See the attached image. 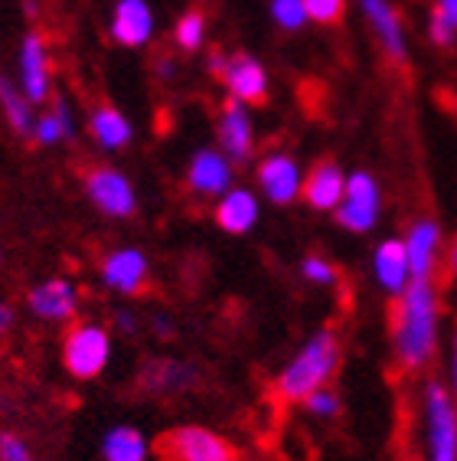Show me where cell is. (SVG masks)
Returning <instances> with one entry per match:
<instances>
[{
    "mask_svg": "<svg viewBox=\"0 0 457 461\" xmlns=\"http://www.w3.org/2000/svg\"><path fill=\"white\" fill-rule=\"evenodd\" d=\"M402 246L408 256L412 278H435V272L444 262V230L435 216H418L405 226Z\"/></svg>",
    "mask_w": 457,
    "mask_h": 461,
    "instance_id": "cell-18",
    "label": "cell"
},
{
    "mask_svg": "<svg viewBox=\"0 0 457 461\" xmlns=\"http://www.w3.org/2000/svg\"><path fill=\"white\" fill-rule=\"evenodd\" d=\"M210 36V20L202 10H186L174 23V46L180 53H200Z\"/></svg>",
    "mask_w": 457,
    "mask_h": 461,
    "instance_id": "cell-27",
    "label": "cell"
},
{
    "mask_svg": "<svg viewBox=\"0 0 457 461\" xmlns=\"http://www.w3.org/2000/svg\"><path fill=\"white\" fill-rule=\"evenodd\" d=\"M144 328L150 330L154 340H174L176 338V318L170 311H150L144 318Z\"/></svg>",
    "mask_w": 457,
    "mask_h": 461,
    "instance_id": "cell-34",
    "label": "cell"
},
{
    "mask_svg": "<svg viewBox=\"0 0 457 461\" xmlns=\"http://www.w3.org/2000/svg\"><path fill=\"white\" fill-rule=\"evenodd\" d=\"M370 272H372V282H376L379 292L386 294V298H392V302L408 288V282H412V268H408V256H405L402 236H389V240L376 242L372 258H370Z\"/></svg>",
    "mask_w": 457,
    "mask_h": 461,
    "instance_id": "cell-20",
    "label": "cell"
},
{
    "mask_svg": "<svg viewBox=\"0 0 457 461\" xmlns=\"http://www.w3.org/2000/svg\"><path fill=\"white\" fill-rule=\"evenodd\" d=\"M108 36L121 50H144L157 36V14L150 0H114L108 14Z\"/></svg>",
    "mask_w": 457,
    "mask_h": 461,
    "instance_id": "cell-17",
    "label": "cell"
},
{
    "mask_svg": "<svg viewBox=\"0 0 457 461\" xmlns=\"http://www.w3.org/2000/svg\"><path fill=\"white\" fill-rule=\"evenodd\" d=\"M444 308L435 278H412L392 302L389 314V350L402 373H425L441 354Z\"/></svg>",
    "mask_w": 457,
    "mask_h": 461,
    "instance_id": "cell-1",
    "label": "cell"
},
{
    "mask_svg": "<svg viewBox=\"0 0 457 461\" xmlns=\"http://www.w3.org/2000/svg\"><path fill=\"white\" fill-rule=\"evenodd\" d=\"M114 357V334L102 321H72L62 330L59 364L76 383H92L105 376Z\"/></svg>",
    "mask_w": 457,
    "mask_h": 461,
    "instance_id": "cell-4",
    "label": "cell"
},
{
    "mask_svg": "<svg viewBox=\"0 0 457 461\" xmlns=\"http://www.w3.org/2000/svg\"><path fill=\"white\" fill-rule=\"evenodd\" d=\"M336 226L353 236H366L379 226L382 220V186L372 177L370 170H350L346 174V186L336 210L330 213Z\"/></svg>",
    "mask_w": 457,
    "mask_h": 461,
    "instance_id": "cell-6",
    "label": "cell"
},
{
    "mask_svg": "<svg viewBox=\"0 0 457 461\" xmlns=\"http://www.w3.org/2000/svg\"><path fill=\"white\" fill-rule=\"evenodd\" d=\"M85 131L98 151L105 154H118L134 144V122L112 102L92 105V112L85 118Z\"/></svg>",
    "mask_w": 457,
    "mask_h": 461,
    "instance_id": "cell-21",
    "label": "cell"
},
{
    "mask_svg": "<svg viewBox=\"0 0 457 461\" xmlns=\"http://www.w3.org/2000/svg\"><path fill=\"white\" fill-rule=\"evenodd\" d=\"M160 455L167 461H242L236 442L210 426L184 422L164 432L160 438Z\"/></svg>",
    "mask_w": 457,
    "mask_h": 461,
    "instance_id": "cell-7",
    "label": "cell"
},
{
    "mask_svg": "<svg viewBox=\"0 0 457 461\" xmlns=\"http://www.w3.org/2000/svg\"><path fill=\"white\" fill-rule=\"evenodd\" d=\"M343 366V338L336 328H317L272 376V396L282 406H300L314 390L336 380Z\"/></svg>",
    "mask_w": 457,
    "mask_h": 461,
    "instance_id": "cell-2",
    "label": "cell"
},
{
    "mask_svg": "<svg viewBox=\"0 0 457 461\" xmlns=\"http://www.w3.org/2000/svg\"><path fill=\"white\" fill-rule=\"evenodd\" d=\"M425 33L435 50H451L457 43V0H431Z\"/></svg>",
    "mask_w": 457,
    "mask_h": 461,
    "instance_id": "cell-26",
    "label": "cell"
},
{
    "mask_svg": "<svg viewBox=\"0 0 457 461\" xmlns=\"http://www.w3.org/2000/svg\"><path fill=\"white\" fill-rule=\"evenodd\" d=\"M418 461H457V400L444 380H425L415 393Z\"/></svg>",
    "mask_w": 457,
    "mask_h": 461,
    "instance_id": "cell-3",
    "label": "cell"
},
{
    "mask_svg": "<svg viewBox=\"0 0 457 461\" xmlns=\"http://www.w3.org/2000/svg\"><path fill=\"white\" fill-rule=\"evenodd\" d=\"M23 308L33 321L40 324H56L66 328L79 318L82 311V288L66 276H49L40 278L36 285H30L23 294Z\"/></svg>",
    "mask_w": 457,
    "mask_h": 461,
    "instance_id": "cell-9",
    "label": "cell"
},
{
    "mask_svg": "<svg viewBox=\"0 0 457 461\" xmlns=\"http://www.w3.org/2000/svg\"><path fill=\"white\" fill-rule=\"evenodd\" d=\"M98 455H102V461H148L150 438L131 422H118V426L102 432Z\"/></svg>",
    "mask_w": 457,
    "mask_h": 461,
    "instance_id": "cell-24",
    "label": "cell"
},
{
    "mask_svg": "<svg viewBox=\"0 0 457 461\" xmlns=\"http://www.w3.org/2000/svg\"><path fill=\"white\" fill-rule=\"evenodd\" d=\"M36 461H40V458H36Z\"/></svg>",
    "mask_w": 457,
    "mask_h": 461,
    "instance_id": "cell-41",
    "label": "cell"
},
{
    "mask_svg": "<svg viewBox=\"0 0 457 461\" xmlns=\"http://www.w3.org/2000/svg\"><path fill=\"white\" fill-rule=\"evenodd\" d=\"M226 56H228V53H220V50H210V56H206V69H210L212 79H220L222 66H226Z\"/></svg>",
    "mask_w": 457,
    "mask_h": 461,
    "instance_id": "cell-38",
    "label": "cell"
},
{
    "mask_svg": "<svg viewBox=\"0 0 457 461\" xmlns=\"http://www.w3.org/2000/svg\"><path fill=\"white\" fill-rule=\"evenodd\" d=\"M220 82L226 89V98H236V102H246L252 105H264L268 95H272V72L258 56L252 53H228L226 66L220 72Z\"/></svg>",
    "mask_w": 457,
    "mask_h": 461,
    "instance_id": "cell-16",
    "label": "cell"
},
{
    "mask_svg": "<svg viewBox=\"0 0 457 461\" xmlns=\"http://www.w3.org/2000/svg\"><path fill=\"white\" fill-rule=\"evenodd\" d=\"M236 184V164L212 144V148H196L186 160L184 186L193 200H210L216 203L228 186Z\"/></svg>",
    "mask_w": 457,
    "mask_h": 461,
    "instance_id": "cell-14",
    "label": "cell"
},
{
    "mask_svg": "<svg viewBox=\"0 0 457 461\" xmlns=\"http://www.w3.org/2000/svg\"><path fill=\"white\" fill-rule=\"evenodd\" d=\"M0 461H36V455L20 432L0 429Z\"/></svg>",
    "mask_w": 457,
    "mask_h": 461,
    "instance_id": "cell-32",
    "label": "cell"
},
{
    "mask_svg": "<svg viewBox=\"0 0 457 461\" xmlns=\"http://www.w3.org/2000/svg\"><path fill=\"white\" fill-rule=\"evenodd\" d=\"M448 390H451V396L457 400V328H454V334H451V347H448Z\"/></svg>",
    "mask_w": 457,
    "mask_h": 461,
    "instance_id": "cell-36",
    "label": "cell"
},
{
    "mask_svg": "<svg viewBox=\"0 0 457 461\" xmlns=\"http://www.w3.org/2000/svg\"><path fill=\"white\" fill-rule=\"evenodd\" d=\"M20 92L33 102L36 108H43L49 98L56 95V69H53V53L49 43L40 30H27L20 36L17 46V79Z\"/></svg>",
    "mask_w": 457,
    "mask_h": 461,
    "instance_id": "cell-8",
    "label": "cell"
},
{
    "mask_svg": "<svg viewBox=\"0 0 457 461\" xmlns=\"http://www.w3.org/2000/svg\"><path fill=\"white\" fill-rule=\"evenodd\" d=\"M76 134H79V118L62 95H53L43 108H36L33 138H30L36 148H62L76 141Z\"/></svg>",
    "mask_w": 457,
    "mask_h": 461,
    "instance_id": "cell-23",
    "label": "cell"
},
{
    "mask_svg": "<svg viewBox=\"0 0 457 461\" xmlns=\"http://www.w3.org/2000/svg\"><path fill=\"white\" fill-rule=\"evenodd\" d=\"M356 4H360V14L376 40L379 53L392 66H405L412 50H408V30H405L402 10L396 7V0H356Z\"/></svg>",
    "mask_w": 457,
    "mask_h": 461,
    "instance_id": "cell-15",
    "label": "cell"
},
{
    "mask_svg": "<svg viewBox=\"0 0 457 461\" xmlns=\"http://www.w3.org/2000/svg\"><path fill=\"white\" fill-rule=\"evenodd\" d=\"M300 278L308 285H314V288H336L340 285V268L327 256L310 252V256L300 258Z\"/></svg>",
    "mask_w": 457,
    "mask_h": 461,
    "instance_id": "cell-30",
    "label": "cell"
},
{
    "mask_svg": "<svg viewBox=\"0 0 457 461\" xmlns=\"http://www.w3.org/2000/svg\"><path fill=\"white\" fill-rule=\"evenodd\" d=\"M268 17L282 33H298L310 23L300 0H268Z\"/></svg>",
    "mask_w": 457,
    "mask_h": 461,
    "instance_id": "cell-28",
    "label": "cell"
},
{
    "mask_svg": "<svg viewBox=\"0 0 457 461\" xmlns=\"http://www.w3.org/2000/svg\"><path fill=\"white\" fill-rule=\"evenodd\" d=\"M0 118L17 138H33V124H36V105L30 102L20 86L10 76H0Z\"/></svg>",
    "mask_w": 457,
    "mask_h": 461,
    "instance_id": "cell-25",
    "label": "cell"
},
{
    "mask_svg": "<svg viewBox=\"0 0 457 461\" xmlns=\"http://www.w3.org/2000/svg\"><path fill=\"white\" fill-rule=\"evenodd\" d=\"M176 56H170V53H160L157 59H154V76H157L160 82H170L176 76Z\"/></svg>",
    "mask_w": 457,
    "mask_h": 461,
    "instance_id": "cell-35",
    "label": "cell"
},
{
    "mask_svg": "<svg viewBox=\"0 0 457 461\" xmlns=\"http://www.w3.org/2000/svg\"><path fill=\"white\" fill-rule=\"evenodd\" d=\"M202 373L193 360L184 357H150L138 370V390L154 400H176L200 386Z\"/></svg>",
    "mask_w": 457,
    "mask_h": 461,
    "instance_id": "cell-12",
    "label": "cell"
},
{
    "mask_svg": "<svg viewBox=\"0 0 457 461\" xmlns=\"http://www.w3.org/2000/svg\"><path fill=\"white\" fill-rule=\"evenodd\" d=\"M82 194L92 203V210L105 220H131L141 206L134 180L114 164H92L82 174Z\"/></svg>",
    "mask_w": 457,
    "mask_h": 461,
    "instance_id": "cell-5",
    "label": "cell"
},
{
    "mask_svg": "<svg viewBox=\"0 0 457 461\" xmlns=\"http://www.w3.org/2000/svg\"><path fill=\"white\" fill-rule=\"evenodd\" d=\"M0 256H4V252H0Z\"/></svg>",
    "mask_w": 457,
    "mask_h": 461,
    "instance_id": "cell-40",
    "label": "cell"
},
{
    "mask_svg": "<svg viewBox=\"0 0 457 461\" xmlns=\"http://www.w3.org/2000/svg\"><path fill=\"white\" fill-rule=\"evenodd\" d=\"M255 144L258 134L252 108L236 98H222L220 112H216V148L238 167L255 158Z\"/></svg>",
    "mask_w": 457,
    "mask_h": 461,
    "instance_id": "cell-13",
    "label": "cell"
},
{
    "mask_svg": "<svg viewBox=\"0 0 457 461\" xmlns=\"http://www.w3.org/2000/svg\"><path fill=\"white\" fill-rule=\"evenodd\" d=\"M17 324V308L7 302V298H0V338H7L10 330Z\"/></svg>",
    "mask_w": 457,
    "mask_h": 461,
    "instance_id": "cell-37",
    "label": "cell"
},
{
    "mask_svg": "<svg viewBox=\"0 0 457 461\" xmlns=\"http://www.w3.org/2000/svg\"><path fill=\"white\" fill-rule=\"evenodd\" d=\"M144 330V318L138 314L134 308H114L112 311V334H118V338H138Z\"/></svg>",
    "mask_w": 457,
    "mask_h": 461,
    "instance_id": "cell-33",
    "label": "cell"
},
{
    "mask_svg": "<svg viewBox=\"0 0 457 461\" xmlns=\"http://www.w3.org/2000/svg\"><path fill=\"white\" fill-rule=\"evenodd\" d=\"M98 285L118 298H138L150 285V256L141 246H114L98 262Z\"/></svg>",
    "mask_w": 457,
    "mask_h": 461,
    "instance_id": "cell-11",
    "label": "cell"
},
{
    "mask_svg": "<svg viewBox=\"0 0 457 461\" xmlns=\"http://www.w3.org/2000/svg\"><path fill=\"white\" fill-rule=\"evenodd\" d=\"M308 10V20L317 27H336L346 17V0H300Z\"/></svg>",
    "mask_w": 457,
    "mask_h": 461,
    "instance_id": "cell-31",
    "label": "cell"
},
{
    "mask_svg": "<svg viewBox=\"0 0 457 461\" xmlns=\"http://www.w3.org/2000/svg\"><path fill=\"white\" fill-rule=\"evenodd\" d=\"M300 406H304V412H308L314 422H336L343 412V396L334 390V386H324V390L310 393Z\"/></svg>",
    "mask_w": 457,
    "mask_h": 461,
    "instance_id": "cell-29",
    "label": "cell"
},
{
    "mask_svg": "<svg viewBox=\"0 0 457 461\" xmlns=\"http://www.w3.org/2000/svg\"><path fill=\"white\" fill-rule=\"evenodd\" d=\"M304 190V167L284 148L262 154L255 160V194L272 206H294Z\"/></svg>",
    "mask_w": 457,
    "mask_h": 461,
    "instance_id": "cell-10",
    "label": "cell"
},
{
    "mask_svg": "<svg viewBox=\"0 0 457 461\" xmlns=\"http://www.w3.org/2000/svg\"><path fill=\"white\" fill-rule=\"evenodd\" d=\"M343 186H346V170H343L336 160L324 158L304 170V190H300V200H304L314 213H334L336 203H340V196H343Z\"/></svg>",
    "mask_w": 457,
    "mask_h": 461,
    "instance_id": "cell-22",
    "label": "cell"
},
{
    "mask_svg": "<svg viewBox=\"0 0 457 461\" xmlns=\"http://www.w3.org/2000/svg\"><path fill=\"white\" fill-rule=\"evenodd\" d=\"M212 220L228 236H248L262 222V196L252 186L232 184L226 194L212 203Z\"/></svg>",
    "mask_w": 457,
    "mask_h": 461,
    "instance_id": "cell-19",
    "label": "cell"
},
{
    "mask_svg": "<svg viewBox=\"0 0 457 461\" xmlns=\"http://www.w3.org/2000/svg\"><path fill=\"white\" fill-rule=\"evenodd\" d=\"M444 268H448V276L457 282V236L451 240V246L444 249Z\"/></svg>",
    "mask_w": 457,
    "mask_h": 461,
    "instance_id": "cell-39",
    "label": "cell"
}]
</instances>
